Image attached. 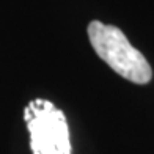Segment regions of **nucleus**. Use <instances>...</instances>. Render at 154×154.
Returning a JSON list of instances; mask_svg holds the SVG:
<instances>
[{
	"mask_svg": "<svg viewBox=\"0 0 154 154\" xmlns=\"http://www.w3.org/2000/svg\"><path fill=\"white\" fill-rule=\"evenodd\" d=\"M88 38L97 57L116 74L138 85H145L151 80L152 69L149 63L118 27L91 20L88 25Z\"/></svg>",
	"mask_w": 154,
	"mask_h": 154,
	"instance_id": "f257e3e1",
	"label": "nucleus"
},
{
	"mask_svg": "<svg viewBox=\"0 0 154 154\" xmlns=\"http://www.w3.org/2000/svg\"><path fill=\"white\" fill-rule=\"evenodd\" d=\"M33 154H71L65 113L51 101L35 99L24 110Z\"/></svg>",
	"mask_w": 154,
	"mask_h": 154,
	"instance_id": "f03ea898",
	"label": "nucleus"
}]
</instances>
